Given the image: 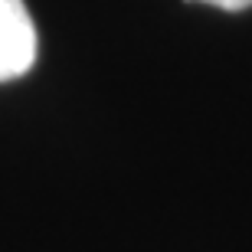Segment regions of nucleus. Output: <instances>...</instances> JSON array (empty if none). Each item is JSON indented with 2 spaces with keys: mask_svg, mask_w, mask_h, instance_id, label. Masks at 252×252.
Listing matches in <instances>:
<instances>
[{
  "mask_svg": "<svg viewBox=\"0 0 252 252\" xmlns=\"http://www.w3.org/2000/svg\"><path fill=\"white\" fill-rule=\"evenodd\" d=\"M200 3H210V7H220V10H246V7H252V0H200Z\"/></svg>",
  "mask_w": 252,
  "mask_h": 252,
  "instance_id": "f03ea898",
  "label": "nucleus"
},
{
  "mask_svg": "<svg viewBox=\"0 0 252 252\" xmlns=\"http://www.w3.org/2000/svg\"><path fill=\"white\" fill-rule=\"evenodd\" d=\"M36 63V27L23 0H0V82L20 79Z\"/></svg>",
  "mask_w": 252,
  "mask_h": 252,
  "instance_id": "f257e3e1",
  "label": "nucleus"
}]
</instances>
